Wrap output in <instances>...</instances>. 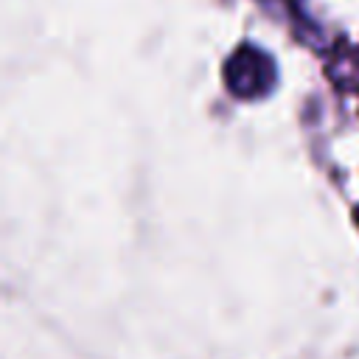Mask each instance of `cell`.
Wrapping results in <instances>:
<instances>
[{"label": "cell", "instance_id": "6da1fadb", "mask_svg": "<svg viewBox=\"0 0 359 359\" xmlns=\"http://www.w3.org/2000/svg\"><path fill=\"white\" fill-rule=\"evenodd\" d=\"M227 90L236 98H261L275 84V62L255 45H241L224 65Z\"/></svg>", "mask_w": 359, "mask_h": 359}]
</instances>
